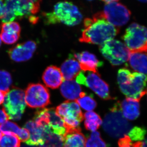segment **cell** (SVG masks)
Instances as JSON below:
<instances>
[{"label":"cell","instance_id":"obj_1","mask_svg":"<svg viewBox=\"0 0 147 147\" xmlns=\"http://www.w3.org/2000/svg\"><path fill=\"white\" fill-rule=\"evenodd\" d=\"M119 33V29L101 17L99 13L84 21V29L79 41L102 45L113 39Z\"/></svg>","mask_w":147,"mask_h":147},{"label":"cell","instance_id":"obj_2","mask_svg":"<svg viewBox=\"0 0 147 147\" xmlns=\"http://www.w3.org/2000/svg\"><path fill=\"white\" fill-rule=\"evenodd\" d=\"M117 82L121 91L127 98L140 101L146 94V74L132 72L127 68L121 69L118 72Z\"/></svg>","mask_w":147,"mask_h":147},{"label":"cell","instance_id":"obj_3","mask_svg":"<svg viewBox=\"0 0 147 147\" xmlns=\"http://www.w3.org/2000/svg\"><path fill=\"white\" fill-rule=\"evenodd\" d=\"M42 16L47 25L62 23L69 26L78 25L83 19L82 14L77 6L67 1L57 3L53 11L44 12Z\"/></svg>","mask_w":147,"mask_h":147},{"label":"cell","instance_id":"obj_4","mask_svg":"<svg viewBox=\"0 0 147 147\" xmlns=\"http://www.w3.org/2000/svg\"><path fill=\"white\" fill-rule=\"evenodd\" d=\"M102 127L110 137L121 138L129 133L131 125L124 117L120 107V102L116 103L105 116Z\"/></svg>","mask_w":147,"mask_h":147},{"label":"cell","instance_id":"obj_5","mask_svg":"<svg viewBox=\"0 0 147 147\" xmlns=\"http://www.w3.org/2000/svg\"><path fill=\"white\" fill-rule=\"evenodd\" d=\"M130 52H147V28L136 23L130 24L123 36Z\"/></svg>","mask_w":147,"mask_h":147},{"label":"cell","instance_id":"obj_6","mask_svg":"<svg viewBox=\"0 0 147 147\" xmlns=\"http://www.w3.org/2000/svg\"><path fill=\"white\" fill-rule=\"evenodd\" d=\"M102 56L113 66H118L128 61L130 52L122 42L112 39L100 45Z\"/></svg>","mask_w":147,"mask_h":147},{"label":"cell","instance_id":"obj_7","mask_svg":"<svg viewBox=\"0 0 147 147\" xmlns=\"http://www.w3.org/2000/svg\"><path fill=\"white\" fill-rule=\"evenodd\" d=\"M26 107L25 92L19 88L13 87L6 95L3 103V108L9 119L19 120Z\"/></svg>","mask_w":147,"mask_h":147},{"label":"cell","instance_id":"obj_8","mask_svg":"<svg viewBox=\"0 0 147 147\" xmlns=\"http://www.w3.org/2000/svg\"><path fill=\"white\" fill-rule=\"evenodd\" d=\"M56 111L63 120L66 132L80 127V124L84 120V115L76 102L64 101L57 107Z\"/></svg>","mask_w":147,"mask_h":147},{"label":"cell","instance_id":"obj_9","mask_svg":"<svg viewBox=\"0 0 147 147\" xmlns=\"http://www.w3.org/2000/svg\"><path fill=\"white\" fill-rule=\"evenodd\" d=\"M99 13L101 17L115 27L125 25L131 15L130 11L126 7L117 2L106 4L103 11Z\"/></svg>","mask_w":147,"mask_h":147},{"label":"cell","instance_id":"obj_10","mask_svg":"<svg viewBox=\"0 0 147 147\" xmlns=\"http://www.w3.org/2000/svg\"><path fill=\"white\" fill-rule=\"evenodd\" d=\"M25 93L26 103L30 108H44L50 103V92L42 84H29Z\"/></svg>","mask_w":147,"mask_h":147},{"label":"cell","instance_id":"obj_11","mask_svg":"<svg viewBox=\"0 0 147 147\" xmlns=\"http://www.w3.org/2000/svg\"><path fill=\"white\" fill-rule=\"evenodd\" d=\"M85 76L83 85L90 88L104 100L113 99L110 96L109 85L101 79L99 73L89 72L87 74L85 73Z\"/></svg>","mask_w":147,"mask_h":147},{"label":"cell","instance_id":"obj_12","mask_svg":"<svg viewBox=\"0 0 147 147\" xmlns=\"http://www.w3.org/2000/svg\"><path fill=\"white\" fill-rule=\"evenodd\" d=\"M36 43L32 40L17 44L7 51L9 57L16 62H22L30 60L36 49Z\"/></svg>","mask_w":147,"mask_h":147},{"label":"cell","instance_id":"obj_13","mask_svg":"<svg viewBox=\"0 0 147 147\" xmlns=\"http://www.w3.org/2000/svg\"><path fill=\"white\" fill-rule=\"evenodd\" d=\"M73 56L79 61L81 69L84 71L98 74V68L103 64L98 59L95 55L87 51L75 53Z\"/></svg>","mask_w":147,"mask_h":147},{"label":"cell","instance_id":"obj_14","mask_svg":"<svg viewBox=\"0 0 147 147\" xmlns=\"http://www.w3.org/2000/svg\"><path fill=\"white\" fill-rule=\"evenodd\" d=\"M64 79L60 68L56 66L48 67L42 74V80L44 84L53 89H57L60 86Z\"/></svg>","mask_w":147,"mask_h":147},{"label":"cell","instance_id":"obj_15","mask_svg":"<svg viewBox=\"0 0 147 147\" xmlns=\"http://www.w3.org/2000/svg\"><path fill=\"white\" fill-rule=\"evenodd\" d=\"M24 127L30 133V138L26 143L29 146H36L42 144L44 139V129L37 125L34 121L30 120L25 125Z\"/></svg>","mask_w":147,"mask_h":147},{"label":"cell","instance_id":"obj_16","mask_svg":"<svg viewBox=\"0 0 147 147\" xmlns=\"http://www.w3.org/2000/svg\"><path fill=\"white\" fill-rule=\"evenodd\" d=\"M64 79L73 80L81 72V67L79 62L70 55L69 57L62 63L61 67Z\"/></svg>","mask_w":147,"mask_h":147},{"label":"cell","instance_id":"obj_17","mask_svg":"<svg viewBox=\"0 0 147 147\" xmlns=\"http://www.w3.org/2000/svg\"><path fill=\"white\" fill-rule=\"evenodd\" d=\"M139 100L127 98L120 102L122 113L124 117L129 120H134L140 115Z\"/></svg>","mask_w":147,"mask_h":147},{"label":"cell","instance_id":"obj_18","mask_svg":"<svg viewBox=\"0 0 147 147\" xmlns=\"http://www.w3.org/2000/svg\"><path fill=\"white\" fill-rule=\"evenodd\" d=\"M63 96L68 100H75L80 97L82 92V87L75 80H65L61 86Z\"/></svg>","mask_w":147,"mask_h":147},{"label":"cell","instance_id":"obj_19","mask_svg":"<svg viewBox=\"0 0 147 147\" xmlns=\"http://www.w3.org/2000/svg\"><path fill=\"white\" fill-rule=\"evenodd\" d=\"M130 67L137 72L147 74V52H130L128 60Z\"/></svg>","mask_w":147,"mask_h":147},{"label":"cell","instance_id":"obj_20","mask_svg":"<svg viewBox=\"0 0 147 147\" xmlns=\"http://www.w3.org/2000/svg\"><path fill=\"white\" fill-rule=\"evenodd\" d=\"M44 129L43 142L39 145L40 147H64V136L55 133L46 125L42 127Z\"/></svg>","mask_w":147,"mask_h":147},{"label":"cell","instance_id":"obj_21","mask_svg":"<svg viewBox=\"0 0 147 147\" xmlns=\"http://www.w3.org/2000/svg\"><path fill=\"white\" fill-rule=\"evenodd\" d=\"M86 137L79 127L66 132L64 147H86Z\"/></svg>","mask_w":147,"mask_h":147},{"label":"cell","instance_id":"obj_22","mask_svg":"<svg viewBox=\"0 0 147 147\" xmlns=\"http://www.w3.org/2000/svg\"><path fill=\"white\" fill-rule=\"evenodd\" d=\"M23 18H30L39 11L42 0H18Z\"/></svg>","mask_w":147,"mask_h":147},{"label":"cell","instance_id":"obj_23","mask_svg":"<svg viewBox=\"0 0 147 147\" xmlns=\"http://www.w3.org/2000/svg\"><path fill=\"white\" fill-rule=\"evenodd\" d=\"M84 125L87 130L96 131L102 124V121L99 115L93 111H89L84 114Z\"/></svg>","mask_w":147,"mask_h":147},{"label":"cell","instance_id":"obj_24","mask_svg":"<svg viewBox=\"0 0 147 147\" xmlns=\"http://www.w3.org/2000/svg\"><path fill=\"white\" fill-rule=\"evenodd\" d=\"M76 102L84 110L92 111L96 108L97 103L91 95L87 94L86 93L83 96L76 100Z\"/></svg>","mask_w":147,"mask_h":147},{"label":"cell","instance_id":"obj_25","mask_svg":"<svg viewBox=\"0 0 147 147\" xmlns=\"http://www.w3.org/2000/svg\"><path fill=\"white\" fill-rule=\"evenodd\" d=\"M21 141L14 134H2L0 138V147H20Z\"/></svg>","mask_w":147,"mask_h":147},{"label":"cell","instance_id":"obj_26","mask_svg":"<svg viewBox=\"0 0 147 147\" xmlns=\"http://www.w3.org/2000/svg\"><path fill=\"white\" fill-rule=\"evenodd\" d=\"M86 147H107V144L100 137L98 131H92L86 140Z\"/></svg>","mask_w":147,"mask_h":147},{"label":"cell","instance_id":"obj_27","mask_svg":"<svg viewBox=\"0 0 147 147\" xmlns=\"http://www.w3.org/2000/svg\"><path fill=\"white\" fill-rule=\"evenodd\" d=\"M10 74L4 70H0V90L7 93L12 84Z\"/></svg>","mask_w":147,"mask_h":147},{"label":"cell","instance_id":"obj_28","mask_svg":"<svg viewBox=\"0 0 147 147\" xmlns=\"http://www.w3.org/2000/svg\"><path fill=\"white\" fill-rule=\"evenodd\" d=\"M147 131L144 127H134L129 132L128 137L133 142H142L145 139Z\"/></svg>","mask_w":147,"mask_h":147},{"label":"cell","instance_id":"obj_29","mask_svg":"<svg viewBox=\"0 0 147 147\" xmlns=\"http://www.w3.org/2000/svg\"><path fill=\"white\" fill-rule=\"evenodd\" d=\"M21 129L16 123L8 121L0 125V130L5 134H14L18 136Z\"/></svg>","mask_w":147,"mask_h":147},{"label":"cell","instance_id":"obj_30","mask_svg":"<svg viewBox=\"0 0 147 147\" xmlns=\"http://www.w3.org/2000/svg\"><path fill=\"white\" fill-rule=\"evenodd\" d=\"M1 32L20 34L21 28L20 25L17 22H11L3 23L0 26Z\"/></svg>","mask_w":147,"mask_h":147},{"label":"cell","instance_id":"obj_31","mask_svg":"<svg viewBox=\"0 0 147 147\" xmlns=\"http://www.w3.org/2000/svg\"><path fill=\"white\" fill-rule=\"evenodd\" d=\"M20 34L1 32V40L5 44H12L18 41Z\"/></svg>","mask_w":147,"mask_h":147},{"label":"cell","instance_id":"obj_32","mask_svg":"<svg viewBox=\"0 0 147 147\" xmlns=\"http://www.w3.org/2000/svg\"><path fill=\"white\" fill-rule=\"evenodd\" d=\"M18 137L20 141L26 143L30 138V133L28 130L25 127L21 128Z\"/></svg>","mask_w":147,"mask_h":147},{"label":"cell","instance_id":"obj_33","mask_svg":"<svg viewBox=\"0 0 147 147\" xmlns=\"http://www.w3.org/2000/svg\"><path fill=\"white\" fill-rule=\"evenodd\" d=\"M9 118L7 113L3 108L0 109V125L9 119Z\"/></svg>","mask_w":147,"mask_h":147},{"label":"cell","instance_id":"obj_34","mask_svg":"<svg viewBox=\"0 0 147 147\" xmlns=\"http://www.w3.org/2000/svg\"><path fill=\"white\" fill-rule=\"evenodd\" d=\"M6 7L4 0H0V18L1 19L5 13Z\"/></svg>","mask_w":147,"mask_h":147},{"label":"cell","instance_id":"obj_35","mask_svg":"<svg viewBox=\"0 0 147 147\" xmlns=\"http://www.w3.org/2000/svg\"><path fill=\"white\" fill-rule=\"evenodd\" d=\"M7 94L5 92L0 90V105L4 101L5 98Z\"/></svg>","mask_w":147,"mask_h":147},{"label":"cell","instance_id":"obj_36","mask_svg":"<svg viewBox=\"0 0 147 147\" xmlns=\"http://www.w3.org/2000/svg\"><path fill=\"white\" fill-rule=\"evenodd\" d=\"M101 1L106 3V4H107L110 3L114 2H117L119 0H101Z\"/></svg>","mask_w":147,"mask_h":147},{"label":"cell","instance_id":"obj_37","mask_svg":"<svg viewBox=\"0 0 147 147\" xmlns=\"http://www.w3.org/2000/svg\"><path fill=\"white\" fill-rule=\"evenodd\" d=\"M142 147H147V137L144 142H142Z\"/></svg>","mask_w":147,"mask_h":147},{"label":"cell","instance_id":"obj_38","mask_svg":"<svg viewBox=\"0 0 147 147\" xmlns=\"http://www.w3.org/2000/svg\"><path fill=\"white\" fill-rule=\"evenodd\" d=\"M21 147H37L36 146H29V145H22Z\"/></svg>","mask_w":147,"mask_h":147},{"label":"cell","instance_id":"obj_39","mask_svg":"<svg viewBox=\"0 0 147 147\" xmlns=\"http://www.w3.org/2000/svg\"><path fill=\"white\" fill-rule=\"evenodd\" d=\"M138 1H139L141 2L142 3H147V0H138Z\"/></svg>","mask_w":147,"mask_h":147},{"label":"cell","instance_id":"obj_40","mask_svg":"<svg viewBox=\"0 0 147 147\" xmlns=\"http://www.w3.org/2000/svg\"><path fill=\"white\" fill-rule=\"evenodd\" d=\"M1 38L0 36V46H1Z\"/></svg>","mask_w":147,"mask_h":147},{"label":"cell","instance_id":"obj_41","mask_svg":"<svg viewBox=\"0 0 147 147\" xmlns=\"http://www.w3.org/2000/svg\"><path fill=\"white\" fill-rule=\"evenodd\" d=\"M2 136V134L1 133V131H0V138H1V136Z\"/></svg>","mask_w":147,"mask_h":147},{"label":"cell","instance_id":"obj_42","mask_svg":"<svg viewBox=\"0 0 147 147\" xmlns=\"http://www.w3.org/2000/svg\"><path fill=\"white\" fill-rule=\"evenodd\" d=\"M146 94H147V89H146Z\"/></svg>","mask_w":147,"mask_h":147},{"label":"cell","instance_id":"obj_43","mask_svg":"<svg viewBox=\"0 0 147 147\" xmlns=\"http://www.w3.org/2000/svg\"><path fill=\"white\" fill-rule=\"evenodd\" d=\"M88 1H92V0H88Z\"/></svg>","mask_w":147,"mask_h":147}]
</instances>
